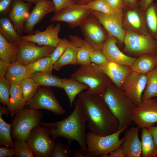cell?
Wrapping results in <instances>:
<instances>
[{
  "instance_id": "obj_1",
  "label": "cell",
  "mask_w": 157,
  "mask_h": 157,
  "mask_svg": "<svg viewBox=\"0 0 157 157\" xmlns=\"http://www.w3.org/2000/svg\"><path fill=\"white\" fill-rule=\"evenodd\" d=\"M86 119V126L97 134L106 135L118 130V123L101 96L81 92L78 94Z\"/></svg>"
},
{
  "instance_id": "obj_2",
  "label": "cell",
  "mask_w": 157,
  "mask_h": 157,
  "mask_svg": "<svg viewBox=\"0 0 157 157\" xmlns=\"http://www.w3.org/2000/svg\"><path fill=\"white\" fill-rule=\"evenodd\" d=\"M86 119L83 112L80 99L75 101L74 109L66 118L55 122H41L40 125L49 133L54 140L59 137L66 139L69 145L76 141L80 146V150L90 157L88 153L86 142L85 124Z\"/></svg>"
},
{
  "instance_id": "obj_3",
  "label": "cell",
  "mask_w": 157,
  "mask_h": 157,
  "mask_svg": "<svg viewBox=\"0 0 157 157\" xmlns=\"http://www.w3.org/2000/svg\"><path fill=\"white\" fill-rule=\"evenodd\" d=\"M102 98L118 123V130L128 128L133 122L135 105L113 83L107 87Z\"/></svg>"
},
{
  "instance_id": "obj_4",
  "label": "cell",
  "mask_w": 157,
  "mask_h": 157,
  "mask_svg": "<svg viewBox=\"0 0 157 157\" xmlns=\"http://www.w3.org/2000/svg\"><path fill=\"white\" fill-rule=\"evenodd\" d=\"M77 81L87 85L89 88L85 92L102 97L107 86L112 83L101 70L99 66L91 62L81 65L71 76Z\"/></svg>"
},
{
  "instance_id": "obj_5",
  "label": "cell",
  "mask_w": 157,
  "mask_h": 157,
  "mask_svg": "<svg viewBox=\"0 0 157 157\" xmlns=\"http://www.w3.org/2000/svg\"><path fill=\"white\" fill-rule=\"evenodd\" d=\"M43 116L42 111L24 107L10 120L13 139L26 141L32 129L40 125Z\"/></svg>"
},
{
  "instance_id": "obj_6",
  "label": "cell",
  "mask_w": 157,
  "mask_h": 157,
  "mask_svg": "<svg viewBox=\"0 0 157 157\" xmlns=\"http://www.w3.org/2000/svg\"><path fill=\"white\" fill-rule=\"evenodd\" d=\"M127 128H123L106 135H99L91 131L87 133L86 142L90 157H101L120 146L124 137L120 140L119 136Z\"/></svg>"
},
{
  "instance_id": "obj_7",
  "label": "cell",
  "mask_w": 157,
  "mask_h": 157,
  "mask_svg": "<svg viewBox=\"0 0 157 157\" xmlns=\"http://www.w3.org/2000/svg\"><path fill=\"white\" fill-rule=\"evenodd\" d=\"M123 43V52L132 57L137 58L144 54L156 55L157 53V41L149 35L125 31Z\"/></svg>"
},
{
  "instance_id": "obj_8",
  "label": "cell",
  "mask_w": 157,
  "mask_h": 157,
  "mask_svg": "<svg viewBox=\"0 0 157 157\" xmlns=\"http://www.w3.org/2000/svg\"><path fill=\"white\" fill-rule=\"evenodd\" d=\"M40 125L34 127L26 141L36 157H51L55 140Z\"/></svg>"
},
{
  "instance_id": "obj_9",
  "label": "cell",
  "mask_w": 157,
  "mask_h": 157,
  "mask_svg": "<svg viewBox=\"0 0 157 157\" xmlns=\"http://www.w3.org/2000/svg\"><path fill=\"white\" fill-rule=\"evenodd\" d=\"M80 26L84 40L94 49L101 51L109 36L99 21L91 13Z\"/></svg>"
},
{
  "instance_id": "obj_10",
  "label": "cell",
  "mask_w": 157,
  "mask_h": 157,
  "mask_svg": "<svg viewBox=\"0 0 157 157\" xmlns=\"http://www.w3.org/2000/svg\"><path fill=\"white\" fill-rule=\"evenodd\" d=\"M24 107L37 110H46L56 115H63L65 113L52 91L45 87H39L31 99L26 102Z\"/></svg>"
},
{
  "instance_id": "obj_11",
  "label": "cell",
  "mask_w": 157,
  "mask_h": 157,
  "mask_svg": "<svg viewBox=\"0 0 157 157\" xmlns=\"http://www.w3.org/2000/svg\"><path fill=\"white\" fill-rule=\"evenodd\" d=\"M93 10L86 5L73 4L66 7L55 14L50 19L51 22L67 23L71 28L80 26L91 14Z\"/></svg>"
},
{
  "instance_id": "obj_12",
  "label": "cell",
  "mask_w": 157,
  "mask_h": 157,
  "mask_svg": "<svg viewBox=\"0 0 157 157\" xmlns=\"http://www.w3.org/2000/svg\"><path fill=\"white\" fill-rule=\"evenodd\" d=\"M132 120L139 129L154 126L157 122V100L151 98L142 100L134 109Z\"/></svg>"
},
{
  "instance_id": "obj_13",
  "label": "cell",
  "mask_w": 157,
  "mask_h": 157,
  "mask_svg": "<svg viewBox=\"0 0 157 157\" xmlns=\"http://www.w3.org/2000/svg\"><path fill=\"white\" fill-rule=\"evenodd\" d=\"M17 44L18 47L17 61L25 65L39 58L50 56L55 49L46 45L37 46L35 43L21 38Z\"/></svg>"
},
{
  "instance_id": "obj_14",
  "label": "cell",
  "mask_w": 157,
  "mask_h": 157,
  "mask_svg": "<svg viewBox=\"0 0 157 157\" xmlns=\"http://www.w3.org/2000/svg\"><path fill=\"white\" fill-rule=\"evenodd\" d=\"M147 81L146 74L132 72L125 79L121 90L136 106H138L142 102Z\"/></svg>"
},
{
  "instance_id": "obj_15",
  "label": "cell",
  "mask_w": 157,
  "mask_h": 157,
  "mask_svg": "<svg viewBox=\"0 0 157 157\" xmlns=\"http://www.w3.org/2000/svg\"><path fill=\"white\" fill-rule=\"evenodd\" d=\"M123 12L122 24L125 31H129L143 35H149L146 27L144 12L139 6L126 7Z\"/></svg>"
},
{
  "instance_id": "obj_16",
  "label": "cell",
  "mask_w": 157,
  "mask_h": 157,
  "mask_svg": "<svg viewBox=\"0 0 157 157\" xmlns=\"http://www.w3.org/2000/svg\"><path fill=\"white\" fill-rule=\"evenodd\" d=\"M60 29V23H58L55 26L54 24H51L48 25L43 31L36 30L33 34L22 36L20 38L37 44L39 46L46 45L55 48L60 40L58 34Z\"/></svg>"
},
{
  "instance_id": "obj_17",
  "label": "cell",
  "mask_w": 157,
  "mask_h": 157,
  "mask_svg": "<svg viewBox=\"0 0 157 157\" xmlns=\"http://www.w3.org/2000/svg\"><path fill=\"white\" fill-rule=\"evenodd\" d=\"M54 11V6L52 1L38 0L24 23V32L28 35L33 34L35 26L47 14Z\"/></svg>"
},
{
  "instance_id": "obj_18",
  "label": "cell",
  "mask_w": 157,
  "mask_h": 157,
  "mask_svg": "<svg viewBox=\"0 0 157 157\" xmlns=\"http://www.w3.org/2000/svg\"><path fill=\"white\" fill-rule=\"evenodd\" d=\"M118 41L115 37L109 36L101 51L109 61L131 67L136 58L129 56L122 52L117 46Z\"/></svg>"
},
{
  "instance_id": "obj_19",
  "label": "cell",
  "mask_w": 157,
  "mask_h": 157,
  "mask_svg": "<svg viewBox=\"0 0 157 157\" xmlns=\"http://www.w3.org/2000/svg\"><path fill=\"white\" fill-rule=\"evenodd\" d=\"M32 4L23 0H14L9 13L8 17L20 37L24 32V23L29 14V10Z\"/></svg>"
},
{
  "instance_id": "obj_20",
  "label": "cell",
  "mask_w": 157,
  "mask_h": 157,
  "mask_svg": "<svg viewBox=\"0 0 157 157\" xmlns=\"http://www.w3.org/2000/svg\"><path fill=\"white\" fill-rule=\"evenodd\" d=\"M92 14L104 27L109 36L115 37L120 43L123 42L125 31L122 23L114 17L93 10Z\"/></svg>"
},
{
  "instance_id": "obj_21",
  "label": "cell",
  "mask_w": 157,
  "mask_h": 157,
  "mask_svg": "<svg viewBox=\"0 0 157 157\" xmlns=\"http://www.w3.org/2000/svg\"><path fill=\"white\" fill-rule=\"evenodd\" d=\"M99 67L101 71L120 90L126 78L132 72L130 66L110 61L105 65L99 66Z\"/></svg>"
},
{
  "instance_id": "obj_22",
  "label": "cell",
  "mask_w": 157,
  "mask_h": 157,
  "mask_svg": "<svg viewBox=\"0 0 157 157\" xmlns=\"http://www.w3.org/2000/svg\"><path fill=\"white\" fill-rule=\"evenodd\" d=\"M139 129L137 126L132 127L125 131L124 139L121 146L126 157H141V143L138 137Z\"/></svg>"
},
{
  "instance_id": "obj_23",
  "label": "cell",
  "mask_w": 157,
  "mask_h": 157,
  "mask_svg": "<svg viewBox=\"0 0 157 157\" xmlns=\"http://www.w3.org/2000/svg\"><path fill=\"white\" fill-rule=\"evenodd\" d=\"M10 96L7 106L10 115L13 118L24 107L26 101L25 99L20 82L11 83Z\"/></svg>"
},
{
  "instance_id": "obj_24",
  "label": "cell",
  "mask_w": 157,
  "mask_h": 157,
  "mask_svg": "<svg viewBox=\"0 0 157 157\" xmlns=\"http://www.w3.org/2000/svg\"><path fill=\"white\" fill-rule=\"evenodd\" d=\"M157 66L156 55L144 54L136 58L131 67L132 72L146 74L153 70Z\"/></svg>"
},
{
  "instance_id": "obj_25",
  "label": "cell",
  "mask_w": 157,
  "mask_h": 157,
  "mask_svg": "<svg viewBox=\"0 0 157 157\" xmlns=\"http://www.w3.org/2000/svg\"><path fill=\"white\" fill-rule=\"evenodd\" d=\"M86 5L93 10L114 17L122 24L123 10L111 6L104 0H95Z\"/></svg>"
},
{
  "instance_id": "obj_26",
  "label": "cell",
  "mask_w": 157,
  "mask_h": 157,
  "mask_svg": "<svg viewBox=\"0 0 157 157\" xmlns=\"http://www.w3.org/2000/svg\"><path fill=\"white\" fill-rule=\"evenodd\" d=\"M31 74L26 65L17 60L10 64L5 77L10 83L20 82Z\"/></svg>"
},
{
  "instance_id": "obj_27",
  "label": "cell",
  "mask_w": 157,
  "mask_h": 157,
  "mask_svg": "<svg viewBox=\"0 0 157 157\" xmlns=\"http://www.w3.org/2000/svg\"><path fill=\"white\" fill-rule=\"evenodd\" d=\"M18 47L17 44L8 41L0 33V58L11 64L17 61Z\"/></svg>"
},
{
  "instance_id": "obj_28",
  "label": "cell",
  "mask_w": 157,
  "mask_h": 157,
  "mask_svg": "<svg viewBox=\"0 0 157 157\" xmlns=\"http://www.w3.org/2000/svg\"><path fill=\"white\" fill-rule=\"evenodd\" d=\"M61 79L63 85V89L68 97L70 106L72 108L73 103L76 96L83 90L89 89V87L72 77Z\"/></svg>"
},
{
  "instance_id": "obj_29",
  "label": "cell",
  "mask_w": 157,
  "mask_h": 157,
  "mask_svg": "<svg viewBox=\"0 0 157 157\" xmlns=\"http://www.w3.org/2000/svg\"><path fill=\"white\" fill-rule=\"evenodd\" d=\"M77 47L69 40L64 52L53 64V69L58 71L65 65H77Z\"/></svg>"
},
{
  "instance_id": "obj_30",
  "label": "cell",
  "mask_w": 157,
  "mask_h": 157,
  "mask_svg": "<svg viewBox=\"0 0 157 157\" xmlns=\"http://www.w3.org/2000/svg\"><path fill=\"white\" fill-rule=\"evenodd\" d=\"M144 16L148 33L157 41V4L153 1L144 12Z\"/></svg>"
},
{
  "instance_id": "obj_31",
  "label": "cell",
  "mask_w": 157,
  "mask_h": 157,
  "mask_svg": "<svg viewBox=\"0 0 157 157\" xmlns=\"http://www.w3.org/2000/svg\"><path fill=\"white\" fill-rule=\"evenodd\" d=\"M31 77L40 86L63 89V85L61 78L52 73L36 72L32 74Z\"/></svg>"
},
{
  "instance_id": "obj_32",
  "label": "cell",
  "mask_w": 157,
  "mask_h": 157,
  "mask_svg": "<svg viewBox=\"0 0 157 157\" xmlns=\"http://www.w3.org/2000/svg\"><path fill=\"white\" fill-rule=\"evenodd\" d=\"M0 33L10 42L17 44L21 40L12 22L6 16L0 18Z\"/></svg>"
},
{
  "instance_id": "obj_33",
  "label": "cell",
  "mask_w": 157,
  "mask_h": 157,
  "mask_svg": "<svg viewBox=\"0 0 157 157\" xmlns=\"http://www.w3.org/2000/svg\"><path fill=\"white\" fill-rule=\"evenodd\" d=\"M141 133V156L157 157V150L148 129L147 128H143Z\"/></svg>"
},
{
  "instance_id": "obj_34",
  "label": "cell",
  "mask_w": 157,
  "mask_h": 157,
  "mask_svg": "<svg viewBox=\"0 0 157 157\" xmlns=\"http://www.w3.org/2000/svg\"><path fill=\"white\" fill-rule=\"evenodd\" d=\"M70 40L78 47L77 54V64L80 66L91 63V61L88 51L84 44V40L77 35H69Z\"/></svg>"
},
{
  "instance_id": "obj_35",
  "label": "cell",
  "mask_w": 157,
  "mask_h": 157,
  "mask_svg": "<svg viewBox=\"0 0 157 157\" xmlns=\"http://www.w3.org/2000/svg\"><path fill=\"white\" fill-rule=\"evenodd\" d=\"M53 65L50 56H48L39 58L26 65L31 74L36 72L52 73Z\"/></svg>"
},
{
  "instance_id": "obj_36",
  "label": "cell",
  "mask_w": 157,
  "mask_h": 157,
  "mask_svg": "<svg viewBox=\"0 0 157 157\" xmlns=\"http://www.w3.org/2000/svg\"><path fill=\"white\" fill-rule=\"evenodd\" d=\"M146 75L147 83L142 97V100L157 97V66Z\"/></svg>"
},
{
  "instance_id": "obj_37",
  "label": "cell",
  "mask_w": 157,
  "mask_h": 157,
  "mask_svg": "<svg viewBox=\"0 0 157 157\" xmlns=\"http://www.w3.org/2000/svg\"><path fill=\"white\" fill-rule=\"evenodd\" d=\"M0 113V145L14 148V141L11 134L12 124L6 122Z\"/></svg>"
},
{
  "instance_id": "obj_38",
  "label": "cell",
  "mask_w": 157,
  "mask_h": 157,
  "mask_svg": "<svg viewBox=\"0 0 157 157\" xmlns=\"http://www.w3.org/2000/svg\"><path fill=\"white\" fill-rule=\"evenodd\" d=\"M20 83L24 98L26 102L31 99L40 86L30 77L24 79Z\"/></svg>"
},
{
  "instance_id": "obj_39",
  "label": "cell",
  "mask_w": 157,
  "mask_h": 157,
  "mask_svg": "<svg viewBox=\"0 0 157 157\" xmlns=\"http://www.w3.org/2000/svg\"><path fill=\"white\" fill-rule=\"evenodd\" d=\"M84 44L88 51L92 62L99 66H103L109 62L101 51L94 49L85 40Z\"/></svg>"
},
{
  "instance_id": "obj_40",
  "label": "cell",
  "mask_w": 157,
  "mask_h": 157,
  "mask_svg": "<svg viewBox=\"0 0 157 157\" xmlns=\"http://www.w3.org/2000/svg\"><path fill=\"white\" fill-rule=\"evenodd\" d=\"M14 148L15 150V157H35L32 150L26 141L14 140Z\"/></svg>"
},
{
  "instance_id": "obj_41",
  "label": "cell",
  "mask_w": 157,
  "mask_h": 157,
  "mask_svg": "<svg viewBox=\"0 0 157 157\" xmlns=\"http://www.w3.org/2000/svg\"><path fill=\"white\" fill-rule=\"evenodd\" d=\"M11 83L5 77H0V101L7 106L10 98Z\"/></svg>"
},
{
  "instance_id": "obj_42",
  "label": "cell",
  "mask_w": 157,
  "mask_h": 157,
  "mask_svg": "<svg viewBox=\"0 0 157 157\" xmlns=\"http://www.w3.org/2000/svg\"><path fill=\"white\" fill-rule=\"evenodd\" d=\"M71 149L67 144L60 141L56 143L52 154V157H70L72 156Z\"/></svg>"
},
{
  "instance_id": "obj_43",
  "label": "cell",
  "mask_w": 157,
  "mask_h": 157,
  "mask_svg": "<svg viewBox=\"0 0 157 157\" xmlns=\"http://www.w3.org/2000/svg\"><path fill=\"white\" fill-rule=\"evenodd\" d=\"M69 40L66 38H60V40L50 56L53 64L58 59L65 51Z\"/></svg>"
},
{
  "instance_id": "obj_44",
  "label": "cell",
  "mask_w": 157,
  "mask_h": 157,
  "mask_svg": "<svg viewBox=\"0 0 157 157\" xmlns=\"http://www.w3.org/2000/svg\"><path fill=\"white\" fill-rule=\"evenodd\" d=\"M14 0H0V15L6 16L10 11Z\"/></svg>"
},
{
  "instance_id": "obj_45",
  "label": "cell",
  "mask_w": 157,
  "mask_h": 157,
  "mask_svg": "<svg viewBox=\"0 0 157 157\" xmlns=\"http://www.w3.org/2000/svg\"><path fill=\"white\" fill-rule=\"evenodd\" d=\"M55 7L54 13L70 5L75 4L72 0H52Z\"/></svg>"
},
{
  "instance_id": "obj_46",
  "label": "cell",
  "mask_w": 157,
  "mask_h": 157,
  "mask_svg": "<svg viewBox=\"0 0 157 157\" xmlns=\"http://www.w3.org/2000/svg\"><path fill=\"white\" fill-rule=\"evenodd\" d=\"M15 155L14 148L7 146L0 147V157H13Z\"/></svg>"
},
{
  "instance_id": "obj_47",
  "label": "cell",
  "mask_w": 157,
  "mask_h": 157,
  "mask_svg": "<svg viewBox=\"0 0 157 157\" xmlns=\"http://www.w3.org/2000/svg\"><path fill=\"white\" fill-rule=\"evenodd\" d=\"M101 157H126L125 152L121 146L115 150Z\"/></svg>"
},
{
  "instance_id": "obj_48",
  "label": "cell",
  "mask_w": 157,
  "mask_h": 157,
  "mask_svg": "<svg viewBox=\"0 0 157 157\" xmlns=\"http://www.w3.org/2000/svg\"><path fill=\"white\" fill-rule=\"evenodd\" d=\"M111 6L118 9L123 10L125 6L123 0H104Z\"/></svg>"
},
{
  "instance_id": "obj_49",
  "label": "cell",
  "mask_w": 157,
  "mask_h": 157,
  "mask_svg": "<svg viewBox=\"0 0 157 157\" xmlns=\"http://www.w3.org/2000/svg\"><path fill=\"white\" fill-rule=\"evenodd\" d=\"M10 64L0 59V77H5Z\"/></svg>"
},
{
  "instance_id": "obj_50",
  "label": "cell",
  "mask_w": 157,
  "mask_h": 157,
  "mask_svg": "<svg viewBox=\"0 0 157 157\" xmlns=\"http://www.w3.org/2000/svg\"><path fill=\"white\" fill-rule=\"evenodd\" d=\"M147 128L152 137L155 147L157 150V126H151Z\"/></svg>"
},
{
  "instance_id": "obj_51",
  "label": "cell",
  "mask_w": 157,
  "mask_h": 157,
  "mask_svg": "<svg viewBox=\"0 0 157 157\" xmlns=\"http://www.w3.org/2000/svg\"><path fill=\"white\" fill-rule=\"evenodd\" d=\"M153 0H140L139 6L144 12L146 10Z\"/></svg>"
},
{
  "instance_id": "obj_52",
  "label": "cell",
  "mask_w": 157,
  "mask_h": 157,
  "mask_svg": "<svg viewBox=\"0 0 157 157\" xmlns=\"http://www.w3.org/2000/svg\"><path fill=\"white\" fill-rule=\"evenodd\" d=\"M126 7H133L139 6L140 0H123Z\"/></svg>"
},
{
  "instance_id": "obj_53",
  "label": "cell",
  "mask_w": 157,
  "mask_h": 157,
  "mask_svg": "<svg viewBox=\"0 0 157 157\" xmlns=\"http://www.w3.org/2000/svg\"><path fill=\"white\" fill-rule=\"evenodd\" d=\"M95 0H72L76 4L80 5H86Z\"/></svg>"
},
{
  "instance_id": "obj_54",
  "label": "cell",
  "mask_w": 157,
  "mask_h": 157,
  "mask_svg": "<svg viewBox=\"0 0 157 157\" xmlns=\"http://www.w3.org/2000/svg\"><path fill=\"white\" fill-rule=\"evenodd\" d=\"M0 113L8 117V115L10 114V111L7 106H3L0 105Z\"/></svg>"
},
{
  "instance_id": "obj_55",
  "label": "cell",
  "mask_w": 157,
  "mask_h": 157,
  "mask_svg": "<svg viewBox=\"0 0 157 157\" xmlns=\"http://www.w3.org/2000/svg\"><path fill=\"white\" fill-rule=\"evenodd\" d=\"M73 157H88V156L84 154L80 150H75L72 154Z\"/></svg>"
},
{
  "instance_id": "obj_56",
  "label": "cell",
  "mask_w": 157,
  "mask_h": 157,
  "mask_svg": "<svg viewBox=\"0 0 157 157\" xmlns=\"http://www.w3.org/2000/svg\"><path fill=\"white\" fill-rule=\"evenodd\" d=\"M35 4L38 0H23Z\"/></svg>"
},
{
  "instance_id": "obj_57",
  "label": "cell",
  "mask_w": 157,
  "mask_h": 157,
  "mask_svg": "<svg viewBox=\"0 0 157 157\" xmlns=\"http://www.w3.org/2000/svg\"><path fill=\"white\" fill-rule=\"evenodd\" d=\"M156 57H157V53L156 54Z\"/></svg>"
}]
</instances>
